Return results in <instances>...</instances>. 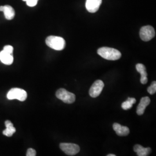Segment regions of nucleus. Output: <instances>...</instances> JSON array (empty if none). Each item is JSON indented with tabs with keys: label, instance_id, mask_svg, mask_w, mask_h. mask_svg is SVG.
Listing matches in <instances>:
<instances>
[{
	"label": "nucleus",
	"instance_id": "nucleus-1",
	"mask_svg": "<svg viewBox=\"0 0 156 156\" xmlns=\"http://www.w3.org/2000/svg\"><path fill=\"white\" fill-rule=\"evenodd\" d=\"M97 53L102 58L112 61L119 60L122 56L121 53L119 50L108 47H102L98 49Z\"/></svg>",
	"mask_w": 156,
	"mask_h": 156
},
{
	"label": "nucleus",
	"instance_id": "nucleus-2",
	"mask_svg": "<svg viewBox=\"0 0 156 156\" xmlns=\"http://www.w3.org/2000/svg\"><path fill=\"white\" fill-rule=\"evenodd\" d=\"M46 44L49 48L54 50H62L66 46V41L60 37L51 35L47 37Z\"/></svg>",
	"mask_w": 156,
	"mask_h": 156
},
{
	"label": "nucleus",
	"instance_id": "nucleus-3",
	"mask_svg": "<svg viewBox=\"0 0 156 156\" xmlns=\"http://www.w3.org/2000/svg\"><path fill=\"white\" fill-rule=\"evenodd\" d=\"M8 100L16 99L20 101H24L27 97V93L24 90L19 88H13L10 90L6 95Z\"/></svg>",
	"mask_w": 156,
	"mask_h": 156
},
{
	"label": "nucleus",
	"instance_id": "nucleus-4",
	"mask_svg": "<svg viewBox=\"0 0 156 156\" xmlns=\"http://www.w3.org/2000/svg\"><path fill=\"white\" fill-rule=\"evenodd\" d=\"M56 97L66 104H73L76 100L75 95L64 89H60L56 93Z\"/></svg>",
	"mask_w": 156,
	"mask_h": 156
},
{
	"label": "nucleus",
	"instance_id": "nucleus-5",
	"mask_svg": "<svg viewBox=\"0 0 156 156\" xmlns=\"http://www.w3.org/2000/svg\"><path fill=\"white\" fill-rule=\"evenodd\" d=\"M60 147L62 151L68 156L76 155L80 151V147L75 144L61 143Z\"/></svg>",
	"mask_w": 156,
	"mask_h": 156
},
{
	"label": "nucleus",
	"instance_id": "nucleus-6",
	"mask_svg": "<svg viewBox=\"0 0 156 156\" xmlns=\"http://www.w3.org/2000/svg\"><path fill=\"white\" fill-rule=\"evenodd\" d=\"M155 30L151 26H146L142 27L140 30V35L141 39L147 42L153 38L155 36Z\"/></svg>",
	"mask_w": 156,
	"mask_h": 156
},
{
	"label": "nucleus",
	"instance_id": "nucleus-7",
	"mask_svg": "<svg viewBox=\"0 0 156 156\" xmlns=\"http://www.w3.org/2000/svg\"><path fill=\"white\" fill-rule=\"evenodd\" d=\"M104 87V82L101 80H97L90 87L89 94L93 98H96L100 95Z\"/></svg>",
	"mask_w": 156,
	"mask_h": 156
},
{
	"label": "nucleus",
	"instance_id": "nucleus-8",
	"mask_svg": "<svg viewBox=\"0 0 156 156\" xmlns=\"http://www.w3.org/2000/svg\"><path fill=\"white\" fill-rule=\"evenodd\" d=\"M102 3V0H86V8L90 13L97 11Z\"/></svg>",
	"mask_w": 156,
	"mask_h": 156
},
{
	"label": "nucleus",
	"instance_id": "nucleus-9",
	"mask_svg": "<svg viewBox=\"0 0 156 156\" xmlns=\"http://www.w3.org/2000/svg\"><path fill=\"white\" fill-rule=\"evenodd\" d=\"M151 103V99L148 97H144L141 98L140 104L136 109V113L138 115H142L145 112L146 108Z\"/></svg>",
	"mask_w": 156,
	"mask_h": 156
},
{
	"label": "nucleus",
	"instance_id": "nucleus-10",
	"mask_svg": "<svg viewBox=\"0 0 156 156\" xmlns=\"http://www.w3.org/2000/svg\"><path fill=\"white\" fill-rule=\"evenodd\" d=\"M113 128L119 136H127L129 133V129L127 127L122 126L119 123H114Z\"/></svg>",
	"mask_w": 156,
	"mask_h": 156
},
{
	"label": "nucleus",
	"instance_id": "nucleus-11",
	"mask_svg": "<svg viewBox=\"0 0 156 156\" xmlns=\"http://www.w3.org/2000/svg\"><path fill=\"white\" fill-rule=\"evenodd\" d=\"M0 11L4 12V16L7 20H12L15 16V10L11 6H1Z\"/></svg>",
	"mask_w": 156,
	"mask_h": 156
},
{
	"label": "nucleus",
	"instance_id": "nucleus-12",
	"mask_svg": "<svg viewBox=\"0 0 156 156\" xmlns=\"http://www.w3.org/2000/svg\"><path fill=\"white\" fill-rule=\"evenodd\" d=\"M136 69L138 73H140V82L141 83H147V73L146 71V67L142 64H137L136 66Z\"/></svg>",
	"mask_w": 156,
	"mask_h": 156
},
{
	"label": "nucleus",
	"instance_id": "nucleus-13",
	"mask_svg": "<svg viewBox=\"0 0 156 156\" xmlns=\"http://www.w3.org/2000/svg\"><path fill=\"white\" fill-rule=\"evenodd\" d=\"M0 60L4 64L11 65L13 62V57L12 54L8 53L4 50H2L0 52Z\"/></svg>",
	"mask_w": 156,
	"mask_h": 156
},
{
	"label": "nucleus",
	"instance_id": "nucleus-14",
	"mask_svg": "<svg viewBox=\"0 0 156 156\" xmlns=\"http://www.w3.org/2000/svg\"><path fill=\"white\" fill-rule=\"evenodd\" d=\"M134 151L138 156H147L151 153V149L150 147H144L141 145H135L134 146Z\"/></svg>",
	"mask_w": 156,
	"mask_h": 156
},
{
	"label": "nucleus",
	"instance_id": "nucleus-15",
	"mask_svg": "<svg viewBox=\"0 0 156 156\" xmlns=\"http://www.w3.org/2000/svg\"><path fill=\"white\" fill-rule=\"evenodd\" d=\"M6 129L2 132V134L6 136H12L16 132V128L14 127L13 124L10 120H6L5 122Z\"/></svg>",
	"mask_w": 156,
	"mask_h": 156
},
{
	"label": "nucleus",
	"instance_id": "nucleus-16",
	"mask_svg": "<svg viewBox=\"0 0 156 156\" xmlns=\"http://www.w3.org/2000/svg\"><path fill=\"white\" fill-rule=\"evenodd\" d=\"M136 103V100L134 98H128L127 100L124 101L122 104V108L124 110L131 109L134 104Z\"/></svg>",
	"mask_w": 156,
	"mask_h": 156
},
{
	"label": "nucleus",
	"instance_id": "nucleus-17",
	"mask_svg": "<svg viewBox=\"0 0 156 156\" xmlns=\"http://www.w3.org/2000/svg\"><path fill=\"white\" fill-rule=\"evenodd\" d=\"M147 91L151 94H154L156 92V82H153L151 86L147 88Z\"/></svg>",
	"mask_w": 156,
	"mask_h": 156
},
{
	"label": "nucleus",
	"instance_id": "nucleus-18",
	"mask_svg": "<svg viewBox=\"0 0 156 156\" xmlns=\"http://www.w3.org/2000/svg\"><path fill=\"white\" fill-rule=\"evenodd\" d=\"M3 50H4L6 52L8 53H10V54H12L13 53V47L11 46V45H6L4 47V49Z\"/></svg>",
	"mask_w": 156,
	"mask_h": 156
},
{
	"label": "nucleus",
	"instance_id": "nucleus-19",
	"mask_svg": "<svg viewBox=\"0 0 156 156\" xmlns=\"http://www.w3.org/2000/svg\"><path fill=\"white\" fill-rule=\"evenodd\" d=\"M38 1V0H27L26 3L27 5L30 7H33V6H35L37 4Z\"/></svg>",
	"mask_w": 156,
	"mask_h": 156
},
{
	"label": "nucleus",
	"instance_id": "nucleus-20",
	"mask_svg": "<svg viewBox=\"0 0 156 156\" xmlns=\"http://www.w3.org/2000/svg\"><path fill=\"white\" fill-rule=\"evenodd\" d=\"M37 154V152L33 149L30 148L27 151L26 156H35Z\"/></svg>",
	"mask_w": 156,
	"mask_h": 156
},
{
	"label": "nucleus",
	"instance_id": "nucleus-21",
	"mask_svg": "<svg viewBox=\"0 0 156 156\" xmlns=\"http://www.w3.org/2000/svg\"><path fill=\"white\" fill-rule=\"evenodd\" d=\"M107 156H116V155H115V154H108Z\"/></svg>",
	"mask_w": 156,
	"mask_h": 156
},
{
	"label": "nucleus",
	"instance_id": "nucleus-22",
	"mask_svg": "<svg viewBox=\"0 0 156 156\" xmlns=\"http://www.w3.org/2000/svg\"><path fill=\"white\" fill-rule=\"evenodd\" d=\"M23 1H26L27 0H23Z\"/></svg>",
	"mask_w": 156,
	"mask_h": 156
}]
</instances>
